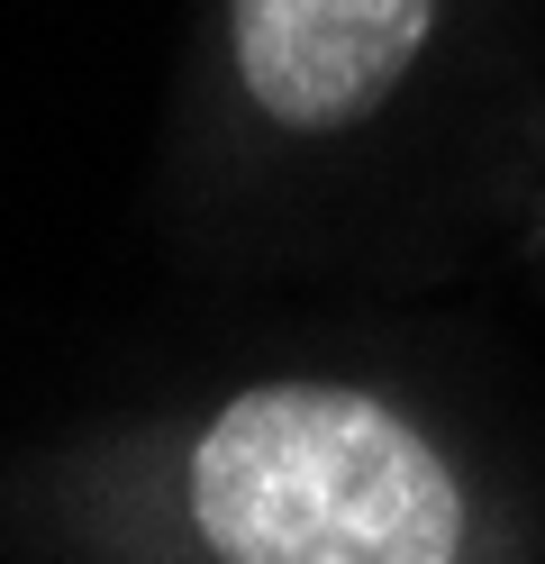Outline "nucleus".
<instances>
[{"label": "nucleus", "instance_id": "obj_1", "mask_svg": "<svg viewBox=\"0 0 545 564\" xmlns=\"http://www.w3.org/2000/svg\"><path fill=\"white\" fill-rule=\"evenodd\" d=\"M28 564H545L536 519L436 410L355 373H254L0 482Z\"/></svg>", "mask_w": 545, "mask_h": 564}, {"label": "nucleus", "instance_id": "obj_2", "mask_svg": "<svg viewBox=\"0 0 545 564\" xmlns=\"http://www.w3.org/2000/svg\"><path fill=\"white\" fill-rule=\"evenodd\" d=\"M464 0H218L209 110L237 155H337L446 55Z\"/></svg>", "mask_w": 545, "mask_h": 564}]
</instances>
